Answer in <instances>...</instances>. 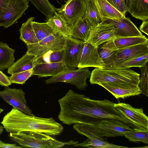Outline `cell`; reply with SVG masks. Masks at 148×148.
I'll use <instances>...</instances> for the list:
<instances>
[{
  "instance_id": "cell-1",
  "label": "cell",
  "mask_w": 148,
  "mask_h": 148,
  "mask_svg": "<svg viewBox=\"0 0 148 148\" xmlns=\"http://www.w3.org/2000/svg\"><path fill=\"white\" fill-rule=\"evenodd\" d=\"M58 102L60 108L58 118L65 124H96L107 121L128 126L136 131L146 130L117 110L114 103L107 99H91L70 89Z\"/></svg>"
},
{
  "instance_id": "cell-2",
  "label": "cell",
  "mask_w": 148,
  "mask_h": 148,
  "mask_svg": "<svg viewBox=\"0 0 148 148\" xmlns=\"http://www.w3.org/2000/svg\"><path fill=\"white\" fill-rule=\"evenodd\" d=\"M10 133L30 131L54 136L61 133L63 127L51 117L44 118L30 116L13 108L3 117L1 122Z\"/></svg>"
},
{
  "instance_id": "cell-3",
  "label": "cell",
  "mask_w": 148,
  "mask_h": 148,
  "mask_svg": "<svg viewBox=\"0 0 148 148\" xmlns=\"http://www.w3.org/2000/svg\"><path fill=\"white\" fill-rule=\"evenodd\" d=\"M140 76V74L130 68H96L91 73L89 81L92 84L106 82L139 85Z\"/></svg>"
},
{
  "instance_id": "cell-4",
  "label": "cell",
  "mask_w": 148,
  "mask_h": 148,
  "mask_svg": "<svg viewBox=\"0 0 148 148\" xmlns=\"http://www.w3.org/2000/svg\"><path fill=\"white\" fill-rule=\"evenodd\" d=\"M8 136L11 140L18 143L22 147L59 148L66 145H74L78 143L73 141L63 142L45 134L34 131L10 133Z\"/></svg>"
},
{
  "instance_id": "cell-5",
  "label": "cell",
  "mask_w": 148,
  "mask_h": 148,
  "mask_svg": "<svg viewBox=\"0 0 148 148\" xmlns=\"http://www.w3.org/2000/svg\"><path fill=\"white\" fill-rule=\"evenodd\" d=\"M73 127L78 133L87 138L92 136L101 137L124 136L126 132L135 130L128 126L107 121L96 124H75Z\"/></svg>"
},
{
  "instance_id": "cell-6",
  "label": "cell",
  "mask_w": 148,
  "mask_h": 148,
  "mask_svg": "<svg viewBox=\"0 0 148 148\" xmlns=\"http://www.w3.org/2000/svg\"><path fill=\"white\" fill-rule=\"evenodd\" d=\"M91 72L87 68L75 69L72 68L45 81L49 84L58 82L69 83L74 85L80 90H85L88 86L86 80L90 78Z\"/></svg>"
},
{
  "instance_id": "cell-7",
  "label": "cell",
  "mask_w": 148,
  "mask_h": 148,
  "mask_svg": "<svg viewBox=\"0 0 148 148\" xmlns=\"http://www.w3.org/2000/svg\"><path fill=\"white\" fill-rule=\"evenodd\" d=\"M66 39L58 32L51 34L36 43L26 45V53L35 55L36 60L49 51L63 49Z\"/></svg>"
},
{
  "instance_id": "cell-8",
  "label": "cell",
  "mask_w": 148,
  "mask_h": 148,
  "mask_svg": "<svg viewBox=\"0 0 148 148\" xmlns=\"http://www.w3.org/2000/svg\"><path fill=\"white\" fill-rule=\"evenodd\" d=\"M29 6L28 0H10L6 8L0 12V27L6 28L17 23Z\"/></svg>"
},
{
  "instance_id": "cell-9",
  "label": "cell",
  "mask_w": 148,
  "mask_h": 148,
  "mask_svg": "<svg viewBox=\"0 0 148 148\" xmlns=\"http://www.w3.org/2000/svg\"><path fill=\"white\" fill-rule=\"evenodd\" d=\"M86 0H67L61 8L56 9L71 27L79 19L84 17Z\"/></svg>"
},
{
  "instance_id": "cell-10",
  "label": "cell",
  "mask_w": 148,
  "mask_h": 148,
  "mask_svg": "<svg viewBox=\"0 0 148 148\" xmlns=\"http://www.w3.org/2000/svg\"><path fill=\"white\" fill-rule=\"evenodd\" d=\"M25 94L22 88H11L8 86L0 91V97L13 108L28 115L35 116L27 105Z\"/></svg>"
},
{
  "instance_id": "cell-11",
  "label": "cell",
  "mask_w": 148,
  "mask_h": 148,
  "mask_svg": "<svg viewBox=\"0 0 148 148\" xmlns=\"http://www.w3.org/2000/svg\"><path fill=\"white\" fill-rule=\"evenodd\" d=\"M84 42L70 37L66 38L63 48V62L66 66L77 67Z\"/></svg>"
},
{
  "instance_id": "cell-12",
  "label": "cell",
  "mask_w": 148,
  "mask_h": 148,
  "mask_svg": "<svg viewBox=\"0 0 148 148\" xmlns=\"http://www.w3.org/2000/svg\"><path fill=\"white\" fill-rule=\"evenodd\" d=\"M115 29L112 25L103 22L91 28L86 42L98 47L104 42L115 38Z\"/></svg>"
},
{
  "instance_id": "cell-13",
  "label": "cell",
  "mask_w": 148,
  "mask_h": 148,
  "mask_svg": "<svg viewBox=\"0 0 148 148\" xmlns=\"http://www.w3.org/2000/svg\"><path fill=\"white\" fill-rule=\"evenodd\" d=\"M98 49V47L91 43L85 42L77 67L104 68L105 64L99 55Z\"/></svg>"
},
{
  "instance_id": "cell-14",
  "label": "cell",
  "mask_w": 148,
  "mask_h": 148,
  "mask_svg": "<svg viewBox=\"0 0 148 148\" xmlns=\"http://www.w3.org/2000/svg\"><path fill=\"white\" fill-rule=\"evenodd\" d=\"M102 22L111 24L114 27L115 38L143 36L128 18L125 17L119 19L106 18Z\"/></svg>"
},
{
  "instance_id": "cell-15",
  "label": "cell",
  "mask_w": 148,
  "mask_h": 148,
  "mask_svg": "<svg viewBox=\"0 0 148 148\" xmlns=\"http://www.w3.org/2000/svg\"><path fill=\"white\" fill-rule=\"evenodd\" d=\"M114 108L133 123L142 128L148 130V117L142 108H137L123 103H114Z\"/></svg>"
},
{
  "instance_id": "cell-16",
  "label": "cell",
  "mask_w": 148,
  "mask_h": 148,
  "mask_svg": "<svg viewBox=\"0 0 148 148\" xmlns=\"http://www.w3.org/2000/svg\"><path fill=\"white\" fill-rule=\"evenodd\" d=\"M98 84L105 88L116 99L124 98L138 95L141 93L139 85L135 84L106 82L99 83Z\"/></svg>"
},
{
  "instance_id": "cell-17",
  "label": "cell",
  "mask_w": 148,
  "mask_h": 148,
  "mask_svg": "<svg viewBox=\"0 0 148 148\" xmlns=\"http://www.w3.org/2000/svg\"><path fill=\"white\" fill-rule=\"evenodd\" d=\"M74 67L66 66L63 62L35 63L32 69V75L42 77H53Z\"/></svg>"
},
{
  "instance_id": "cell-18",
  "label": "cell",
  "mask_w": 148,
  "mask_h": 148,
  "mask_svg": "<svg viewBox=\"0 0 148 148\" xmlns=\"http://www.w3.org/2000/svg\"><path fill=\"white\" fill-rule=\"evenodd\" d=\"M147 54H148V42L117 49L116 58L113 65Z\"/></svg>"
},
{
  "instance_id": "cell-19",
  "label": "cell",
  "mask_w": 148,
  "mask_h": 148,
  "mask_svg": "<svg viewBox=\"0 0 148 148\" xmlns=\"http://www.w3.org/2000/svg\"><path fill=\"white\" fill-rule=\"evenodd\" d=\"M148 42V38L143 35L141 36L116 37L103 43L111 49L117 50Z\"/></svg>"
},
{
  "instance_id": "cell-20",
  "label": "cell",
  "mask_w": 148,
  "mask_h": 148,
  "mask_svg": "<svg viewBox=\"0 0 148 148\" xmlns=\"http://www.w3.org/2000/svg\"><path fill=\"white\" fill-rule=\"evenodd\" d=\"M92 25L85 17L79 19L70 27V38L86 42L88 38Z\"/></svg>"
},
{
  "instance_id": "cell-21",
  "label": "cell",
  "mask_w": 148,
  "mask_h": 148,
  "mask_svg": "<svg viewBox=\"0 0 148 148\" xmlns=\"http://www.w3.org/2000/svg\"><path fill=\"white\" fill-rule=\"evenodd\" d=\"M102 21L105 19H119L125 17L106 0H93Z\"/></svg>"
},
{
  "instance_id": "cell-22",
  "label": "cell",
  "mask_w": 148,
  "mask_h": 148,
  "mask_svg": "<svg viewBox=\"0 0 148 148\" xmlns=\"http://www.w3.org/2000/svg\"><path fill=\"white\" fill-rule=\"evenodd\" d=\"M36 60L35 55L26 53L8 69V73L12 75L32 69L35 64Z\"/></svg>"
},
{
  "instance_id": "cell-23",
  "label": "cell",
  "mask_w": 148,
  "mask_h": 148,
  "mask_svg": "<svg viewBox=\"0 0 148 148\" xmlns=\"http://www.w3.org/2000/svg\"><path fill=\"white\" fill-rule=\"evenodd\" d=\"M75 147L90 148H127L126 146L116 145L108 142L103 137L92 136L88 137L85 140L80 143L73 145Z\"/></svg>"
},
{
  "instance_id": "cell-24",
  "label": "cell",
  "mask_w": 148,
  "mask_h": 148,
  "mask_svg": "<svg viewBox=\"0 0 148 148\" xmlns=\"http://www.w3.org/2000/svg\"><path fill=\"white\" fill-rule=\"evenodd\" d=\"M34 17H31L23 23L19 29L20 38L26 45L36 43L38 42L34 31L32 22Z\"/></svg>"
},
{
  "instance_id": "cell-25",
  "label": "cell",
  "mask_w": 148,
  "mask_h": 148,
  "mask_svg": "<svg viewBox=\"0 0 148 148\" xmlns=\"http://www.w3.org/2000/svg\"><path fill=\"white\" fill-rule=\"evenodd\" d=\"M15 50L5 43L0 42V70L8 69L15 62Z\"/></svg>"
},
{
  "instance_id": "cell-26",
  "label": "cell",
  "mask_w": 148,
  "mask_h": 148,
  "mask_svg": "<svg viewBox=\"0 0 148 148\" xmlns=\"http://www.w3.org/2000/svg\"><path fill=\"white\" fill-rule=\"evenodd\" d=\"M54 29L66 38L70 37V27L59 14L56 12L47 22Z\"/></svg>"
},
{
  "instance_id": "cell-27",
  "label": "cell",
  "mask_w": 148,
  "mask_h": 148,
  "mask_svg": "<svg viewBox=\"0 0 148 148\" xmlns=\"http://www.w3.org/2000/svg\"><path fill=\"white\" fill-rule=\"evenodd\" d=\"M148 0H132L129 12L134 18L143 21L148 19Z\"/></svg>"
},
{
  "instance_id": "cell-28",
  "label": "cell",
  "mask_w": 148,
  "mask_h": 148,
  "mask_svg": "<svg viewBox=\"0 0 148 148\" xmlns=\"http://www.w3.org/2000/svg\"><path fill=\"white\" fill-rule=\"evenodd\" d=\"M84 17L88 20L92 26L101 22L99 13L93 0L86 1Z\"/></svg>"
},
{
  "instance_id": "cell-29",
  "label": "cell",
  "mask_w": 148,
  "mask_h": 148,
  "mask_svg": "<svg viewBox=\"0 0 148 148\" xmlns=\"http://www.w3.org/2000/svg\"><path fill=\"white\" fill-rule=\"evenodd\" d=\"M32 25L38 42L51 34L58 32L53 29L47 22L40 23L33 21Z\"/></svg>"
},
{
  "instance_id": "cell-30",
  "label": "cell",
  "mask_w": 148,
  "mask_h": 148,
  "mask_svg": "<svg viewBox=\"0 0 148 148\" xmlns=\"http://www.w3.org/2000/svg\"><path fill=\"white\" fill-rule=\"evenodd\" d=\"M99 50V54L105 64V68L113 65L116 58L117 50L111 49L104 43Z\"/></svg>"
},
{
  "instance_id": "cell-31",
  "label": "cell",
  "mask_w": 148,
  "mask_h": 148,
  "mask_svg": "<svg viewBox=\"0 0 148 148\" xmlns=\"http://www.w3.org/2000/svg\"><path fill=\"white\" fill-rule=\"evenodd\" d=\"M44 14L47 19L53 16L56 12L55 7L48 0H28Z\"/></svg>"
},
{
  "instance_id": "cell-32",
  "label": "cell",
  "mask_w": 148,
  "mask_h": 148,
  "mask_svg": "<svg viewBox=\"0 0 148 148\" xmlns=\"http://www.w3.org/2000/svg\"><path fill=\"white\" fill-rule=\"evenodd\" d=\"M148 61V54L114 64L110 67L114 68H128L133 67L144 66Z\"/></svg>"
},
{
  "instance_id": "cell-33",
  "label": "cell",
  "mask_w": 148,
  "mask_h": 148,
  "mask_svg": "<svg viewBox=\"0 0 148 148\" xmlns=\"http://www.w3.org/2000/svg\"><path fill=\"white\" fill-rule=\"evenodd\" d=\"M63 49L58 51H50L36 60L35 63L63 62Z\"/></svg>"
},
{
  "instance_id": "cell-34",
  "label": "cell",
  "mask_w": 148,
  "mask_h": 148,
  "mask_svg": "<svg viewBox=\"0 0 148 148\" xmlns=\"http://www.w3.org/2000/svg\"><path fill=\"white\" fill-rule=\"evenodd\" d=\"M124 136L132 142H140L148 144V130L133 131L126 132Z\"/></svg>"
},
{
  "instance_id": "cell-35",
  "label": "cell",
  "mask_w": 148,
  "mask_h": 148,
  "mask_svg": "<svg viewBox=\"0 0 148 148\" xmlns=\"http://www.w3.org/2000/svg\"><path fill=\"white\" fill-rule=\"evenodd\" d=\"M32 69L30 70L11 75L8 79L11 84L15 83L23 84L32 75Z\"/></svg>"
},
{
  "instance_id": "cell-36",
  "label": "cell",
  "mask_w": 148,
  "mask_h": 148,
  "mask_svg": "<svg viewBox=\"0 0 148 148\" xmlns=\"http://www.w3.org/2000/svg\"><path fill=\"white\" fill-rule=\"evenodd\" d=\"M141 72V77L140 79L139 87L141 91V93L147 96H148V69L147 62L144 66L139 67Z\"/></svg>"
},
{
  "instance_id": "cell-37",
  "label": "cell",
  "mask_w": 148,
  "mask_h": 148,
  "mask_svg": "<svg viewBox=\"0 0 148 148\" xmlns=\"http://www.w3.org/2000/svg\"><path fill=\"white\" fill-rule=\"evenodd\" d=\"M117 9L123 15L125 16L127 12V9L124 0H112Z\"/></svg>"
},
{
  "instance_id": "cell-38",
  "label": "cell",
  "mask_w": 148,
  "mask_h": 148,
  "mask_svg": "<svg viewBox=\"0 0 148 148\" xmlns=\"http://www.w3.org/2000/svg\"><path fill=\"white\" fill-rule=\"evenodd\" d=\"M11 84L8 77L0 70V85L4 86H8Z\"/></svg>"
},
{
  "instance_id": "cell-39",
  "label": "cell",
  "mask_w": 148,
  "mask_h": 148,
  "mask_svg": "<svg viewBox=\"0 0 148 148\" xmlns=\"http://www.w3.org/2000/svg\"><path fill=\"white\" fill-rule=\"evenodd\" d=\"M140 29L147 35H148V20L143 21L140 27Z\"/></svg>"
},
{
  "instance_id": "cell-40",
  "label": "cell",
  "mask_w": 148,
  "mask_h": 148,
  "mask_svg": "<svg viewBox=\"0 0 148 148\" xmlns=\"http://www.w3.org/2000/svg\"><path fill=\"white\" fill-rule=\"evenodd\" d=\"M22 147L18 146L16 144H11L4 143L0 140V148H22Z\"/></svg>"
},
{
  "instance_id": "cell-41",
  "label": "cell",
  "mask_w": 148,
  "mask_h": 148,
  "mask_svg": "<svg viewBox=\"0 0 148 148\" xmlns=\"http://www.w3.org/2000/svg\"><path fill=\"white\" fill-rule=\"evenodd\" d=\"M10 0H0V12L3 10L8 5Z\"/></svg>"
},
{
  "instance_id": "cell-42",
  "label": "cell",
  "mask_w": 148,
  "mask_h": 148,
  "mask_svg": "<svg viewBox=\"0 0 148 148\" xmlns=\"http://www.w3.org/2000/svg\"><path fill=\"white\" fill-rule=\"evenodd\" d=\"M126 7L127 9V12H129L132 0H124Z\"/></svg>"
},
{
  "instance_id": "cell-43",
  "label": "cell",
  "mask_w": 148,
  "mask_h": 148,
  "mask_svg": "<svg viewBox=\"0 0 148 148\" xmlns=\"http://www.w3.org/2000/svg\"><path fill=\"white\" fill-rule=\"evenodd\" d=\"M107 1L108 3H109L110 4H111L112 5L116 8H116L113 2L112 1V0H106Z\"/></svg>"
},
{
  "instance_id": "cell-44",
  "label": "cell",
  "mask_w": 148,
  "mask_h": 148,
  "mask_svg": "<svg viewBox=\"0 0 148 148\" xmlns=\"http://www.w3.org/2000/svg\"><path fill=\"white\" fill-rule=\"evenodd\" d=\"M3 127L0 125V135L1 134L3 131Z\"/></svg>"
},
{
  "instance_id": "cell-45",
  "label": "cell",
  "mask_w": 148,
  "mask_h": 148,
  "mask_svg": "<svg viewBox=\"0 0 148 148\" xmlns=\"http://www.w3.org/2000/svg\"><path fill=\"white\" fill-rule=\"evenodd\" d=\"M3 111V110L0 108V114Z\"/></svg>"
},
{
  "instance_id": "cell-46",
  "label": "cell",
  "mask_w": 148,
  "mask_h": 148,
  "mask_svg": "<svg viewBox=\"0 0 148 148\" xmlns=\"http://www.w3.org/2000/svg\"><path fill=\"white\" fill-rule=\"evenodd\" d=\"M86 0L87 1V0Z\"/></svg>"
},
{
  "instance_id": "cell-47",
  "label": "cell",
  "mask_w": 148,
  "mask_h": 148,
  "mask_svg": "<svg viewBox=\"0 0 148 148\" xmlns=\"http://www.w3.org/2000/svg\"></svg>"
}]
</instances>
